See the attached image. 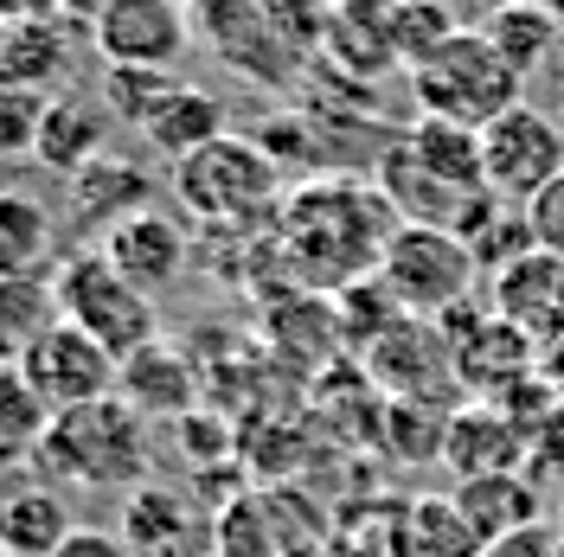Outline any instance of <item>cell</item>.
Masks as SVG:
<instances>
[{"label": "cell", "mask_w": 564, "mask_h": 557, "mask_svg": "<svg viewBox=\"0 0 564 557\" xmlns=\"http://www.w3.org/2000/svg\"><path fill=\"white\" fill-rule=\"evenodd\" d=\"M481 167H488V193L507 206H527L532 193H545L564 174V129L552 109L520 103L507 116H494L481 129Z\"/></svg>", "instance_id": "ba28073f"}, {"label": "cell", "mask_w": 564, "mask_h": 557, "mask_svg": "<svg viewBox=\"0 0 564 557\" xmlns=\"http://www.w3.org/2000/svg\"><path fill=\"white\" fill-rule=\"evenodd\" d=\"M97 250H104L109 263L135 282L148 302H154L161 288H174V282L193 270V256H199V244H193V225H180L174 211H161V206L122 218V225H116Z\"/></svg>", "instance_id": "4fadbf2b"}, {"label": "cell", "mask_w": 564, "mask_h": 557, "mask_svg": "<svg viewBox=\"0 0 564 557\" xmlns=\"http://www.w3.org/2000/svg\"><path fill=\"white\" fill-rule=\"evenodd\" d=\"M391 557H481L488 545L468 532V520L456 513V500H417L404 513V532L391 538Z\"/></svg>", "instance_id": "83f0119b"}, {"label": "cell", "mask_w": 564, "mask_h": 557, "mask_svg": "<svg viewBox=\"0 0 564 557\" xmlns=\"http://www.w3.org/2000/svg\"><path fill=\"white\" fill-rule=\"evenodd\" d=\"M148 423L122 404V397H97L58 411L45 443L33 455V474H45L52 488H90V493H135L148 488Z\"/></svg>", "instance_id": "3957f363"}, {"label": "cell", "mask_w": 564, "mask_h": 557, "mask_svg": "<svg viewBox=\"0 0 564 557\" xmlns=\"http://www.w3.org/2000/svg\"><path fill=\"white\" fill-rule=\"evenodd\" d=\"M315 7H327V13H334V7H340V0H315Z\"/></svg>", "instance_id": "60d3db41"}, {"label": "cell", "mask_w": 564, "mask_h": 557, "mask_svg": "<svg viewBox=\"0 0 564 557\" xmlns=\"http://www.w3.org/2000/svg\"><path fill=\"white\" fill-rule=\"evenodd\" d=\"M45 429H52V411L39 404L26 372L0 365V474H13V461H33Z\"/></svg>", "instance_id": "f1b7e54d"}, {"label": "cell", "mask_w": 564, "mask_h": 557, "mask_svg": "<svg viewBox=\"0 0 564 557\" xmlns=\"http://www.w3.org/2000/svg\"><path fill=\"white\" fill-rule=\"evenodd\" d=\"M77 33L84 26H70L58 13L52 20H26V26H0V70L45 90V97H58L70 58H77Z\"/></svg>", "instance_id": "cb8c5ba5"}, {"label": "cell", "mask_w": 564, "mask_h": 557, "mask_svg": "<svg viewBox=\"0 0 564 557\" xmlns=\"http://www.w3.org/2000/svg\"><path fill=\"white\" fill-rule=\"evenodd\" d=\"M174 7H199V0H174Z\"/></svg>", "instance_id": "b9f144b4"}, {"label": "cell", "mask_w": 564, "mask_h": 557, "mask_svg": "<svg viewBox=\"0 0 564 557\" xmlns=\"http://www.w3.org/2000/svg\"><path fill=\"white\" fill-rule=\"evenodd\" d=\"M45 103H52L45 90H33V84H20V77L0 70V161L33 154L39 122H45Z\"/></svg>", "instance_id": "4dcf8cb0"}, {"label": "cell", "mask_w": 564, "mask_h": 557, "mask_svg": "<svg viewBox=\"0 0 564 557\" xmlns=\"http://www.w3.org/2000/svg\"><path fill=\"white\" fill-rule=\"evenodd\" d=\"M456 513L468 520V532L481 545H500L513 532L539 525V493L527 488V474H494V481H462L456 488Z\"/></svg>", "instance_id": "d4e9b609"}, {"label": "cell", "mask_w": 564, "mask_h": 557, "mask_svg": "<svg viewBox=\"0 0 564 557\" xmlns=\"http://www.w3.org/2000/svg\"><path fill=\"white\" fill-rule=\"evenodd\" d=\"M174 84H180V70H122V65H104L97 97H104L109 122H129V129H141V122L154 116V103H161Z\"/></svg>", "instance_id": "f546056e"}, {"label": "cell", "mask_w": 564, "mask_h": 557, "mask_svg": "<svg viewBox=\"0 0 564 557\" xmlns=\"http://www.w3.org/2000/svg\"><path fill=\"white\" fill-rule=\"evenodd\" d=\"M52 295H58V320H70L77 334H90L116 365L161 340V314H154V302H148V295H141L135 282L122 276L97 244L65 250V256H58V270H52Z\"/></svg>", "instance_id": "277c9868"}, {"label": "cell", "mask_w": 564, "mask_h": 557, "mask_svg": "<svg viewBox=\"0 0 564 557\" xmlns=\"http://www.w3.org/2000/svg\"><path fill=\"white\" fill-rule=\"evenodd\" d=\"M0 557H13V551H0Z\"/></svg>", "instance_id": "7bdbcfd3"}, {"label": "cell", "mask_w": 564, "mask_h": 557, "mask_svg": "<svg viewBox=\"0 0 564 557\" xmlns=\"http://www.w3.org/2000/svg\"><path fill=\"white\" fill-rule=\"evenodd\" d=\"M539 379L552 384V397L564 404V340H558V347H545V352H539Z\"/></svg>", "instance_id": "d590c367"}, {"label": "cell", "mask_w": 564, "mask_h": 557, "mask_svg": "<svg viewBox=\"0 0 564 557\" xmlns=\"http://www.w3.org/2000/svg\"><path fill=\"white\" fill-rule=\"evenodd\" d=\"M174 199L193 231H276V211L289 199V174L250 135H218L212 148L174 161Z\"/></svg>", "instance_id": "7a4b0ae2"}, {"label": "cell", "mask_w": 564, "mask_h": 557, "mask_svg": "<svg viewBox=\"0 0 564 557\" xmlns=\"http://www.w3.org/2000/svg\"><path fill=\"white\" fill-rule=\"evenodd\" d=\"M104 7H109V0H58V20H70V26H84V33H90V20H97Z\"/></svg>", "instance_id": "8d00e7d4"}, {"label": "cell", "mask_w": 564, "mask_h": 557, "mask_svg": "<svg viewBox=\"0 0 564 557\" xmlns=\"http://www.w3.org/2000/svg\"><path fill=\"white\" fill-rule=\"evenodd\" d=\"M436 327H443V347H449L456 384L462 391H475L481 404L507 397L520 379L539 372V347H532L513 320H500L494 308H475V302H468V308L443 314Z\"/></svg>", "instance_id": "9c48e42d"}, {"label": "cell", "mask_w": 564, "mask_h": 557, "mask_svg": "<svg viewBox=\"0 0 564 557\" xmlns=\"http://www.w3.org/2000/svg\"><path fill=\"white\" fill-rule=\"evenodd\" d=\"M116 397L141 423H180V417H193V404H199V372H193V359L180 347L154 340V347H141L135 359L116 365Z\"/></svg>", "instance_id": "d6986e66"}, {"label": "cell", "mask_w": 564, "mask_h": 557, "mask_svg": "<svg viewBox=\"0 0 564 557\" xmlns=\"http://www.w3.org/2000/svg\"><path fill=\"white\" fill-rule=\"evenodd\" d=\"M122 538L135 557H212V520L186 500L180 488H148L129 493V513H122Z\"/></svg>", "instance_id": "2e32d148"}, {"label": "cell", "mask_w": 564, "mask_h": 557, "mask_svg": "<svg viewBox=\"0 0 564 557\" xmlns=\"http://www.w3.org/2000/svg\"><path fill=\"white\" fill-rule=\"evenodd\" d=\"M77 532L65 488L45 474H0V551L13 557H52Z\"/></svg>", "instance_id": "ac0fdd59"}, {"label": "cell", "mask_w": 564, "mask_h": 557, "mask_svg": "<svg viewBox=\"0 0 564 557\" xmlns=\"http://www.w3.org/2000/svg\"><path fill=\"white\" fill-rule=\"evenodd\" d=\"M443 468L456 481H494V474H527V429L500 417L494 404L449 411L443 429Z\"/></svg>", "instance_id": "e0dca14e"}, {"label": "cell", "mask_w": 564, "mask_h": 557, "mask_svg": "<svg viewBox=\"0 0 564 557\" xmlns=\"http://www.w3.org/2000/svg\"><path fill=\"white\" fill-rule=\"evenodd\" d=\"M109 129H116V122H109L104 97H70V90H58V97L45 103L33 161L45 167V174L77 179L90 161H104V154H109Z\"/></svg>", "instance_id": "ffe728a7"}, {"label": "cell", "mask_w": 564, "mask_h": 557, "mask_svg": "<svg viewBox=\"0 0 564 557\" xmlns=\"http://www.w3.org/2000/svg\"><path fill=\"white\" fill-rule=\"evenodd\" d=\"M488 308L500 320H513L532 347H558L564 340V263L545 250H527L520 263H507L500 276H488Z\"/></svg>", "instance_id": "9a60e30c"}, {"label": "cell", "mask_w": 564, "mask_h": 557, "mask_svg": "<svg viewBox=\"0 0 564 557\" xmlns=\"http://www.w3.org/2000/svg\"><path fill=\"white\" fill-rule=\"evenodd\" d=\"M398 225L404 218L391 211V199L379 193V179H359V174L295 179L282 211H276L282 276L315 288V295L359 288V282L379 276Z\"/></svg>", "instance_id": "6da1fadb"}, {"label": "cell", "mask_w": 564, "mask_h": 557, "mask_svg": "<svg viewBox=\"0 0 564 557\" xmlns=\"http://www.w3.org/2000/svg\"><path fill=\"white\" fill-rule=\"evenodd\" d=\"M423 7H456V0H423Z\"/></svg>", "instance_id": "ab89813d"}, {"label": "cell", "mask_w": 564, "mask_h": 557, "mask_svg": "<svg viewBox=\"0 0 564 557\" xmlns=\"http://www.w3.org/2000/svg\"><path fill=\"white\" fill-rule=\"evenodd\" d=\"M218 135H231V109H225V97L206 90V84H186V77H180L174 90L154 103V116L141 122V141H148L167 167L186 161V154H199V148H212Z\"/></svg>", "instance_id": "44dd1931"}, {"label": "cell", "mask_w": 564, "mask_h": 557, "mask_svg": "<svg viewBox=\"0 0 564 557\" xmlns=\"http://www.w3.org/2000/svg\"><path fill=\"white\" fill-rule=\"evenodd\" d=\"M58 327L52 276H0V365H20Z\"/></svg>", "instance_id": "484cf974"}, {"label": "cell", "mask_w": 564, "mask_h": 557, "mask_svg": "<svg viewBox=\"0 0 564 557\" xmlns=\"http://www.w3.org/2000/svg\"><path fill=\"white\" fill-rule=\"evenodd\" d=\"M527 474H552V481H564V404L527 436Z\"/></svg>", "instance_id": "d6a6232c"}, {"label": "cell", "mask_w": 564, "mask_h": 557, "mask_svg": "<svg viewBox=\"0 0 564 557\" xmlns=\"http://www.w3.org/2000/svg\"><path fill=\"white\" fill-rule=\"evenodd\" d=\"M520 211H527L532 250H545V256H558V263H564V174L552 179L545 193H532Z\"/></svg>", "instance_id": "1f68e13d"}, {"label": "cell", "mask_w": 564, "mask_h": 557, "mask_svg": "<svg viewBox=\"0 0 564 557\" xmlns=\"http://www.w3.org/2000/svg\"><path fill=\"white\" fill-rule=\"evenodd\" d=\"M379 282L386 295L398 302L404 314L417 320H443L475 302V256L462 244L456 231H436V225H398L386 244V263H379Z\"/></svg>", "instance_id": "8992f818"}, {"label": "cell", "mask_w": 564, "mask_h": 557, "mask_svg": "<svg viewBox=\"0 0 564 557\" xmlns=\"http://www.w3.org/2000/svg\"><path fill=\"white\" fill-rule=\"evenodd\" d=\"M148 206H154V179L135 161L104 154V161H90L84 174L70 179V218H77V231H97V244H104L122 218H135Z\"/></svg>", "instance_id": "7402d4cb"}, {"label": "cell", "mask_w": 564, "mask_h": 557, "mask_svg": "<svg viewBox=\"0 0 564 557\" xmlns=\"http://www.w3.org/2000/svg\"><path fill=\"white\" fill-rule=\"evenodd\" d=\"M84 39H90V52L104 65L174 70L199 33H193V7H174V0H109Z\"/></svg>", "instance_id": "30bf717a"}, {"label": "cell", "mask_w": 564, "mask_h": 557, "mask_svg": "<svg viewBox=\"0 0 564 557\" xmlns=\"http://www.w3.org/2000/svg\"><path fill=\"white\" fill-rule=\"evenodd\" d=\"M193 33L206 39L225 70H238L245 84H263V90H295L315 70V58L276 26L270 0H199Z\"/></svg>", "instance_id": "52a82bcc"}, {"label": "cell", "mask_w": 564, "mask_h": 557, "mask_svg": "<svg viewBox=\"0 0 564 557\" xmlns=\"http://www.w3.org/2000/svg\"><path fill=\"white\" fill-rule=\"evenodd\" d=\"M58 256H65V244H58L52 206L7 186L0 193V276H52Z\"/></svg>", "instance_id": "603a6c76"}, {"label": "cell", "mask_w": 564, "mask_h": 557, "mask_svg": "<svg viewBox=\"0 0 564 557\" xmlns=\"http://www.w3.org/2000/svg\"><path fill=\"white\" fill-rule=\"evenodd\" d=\"M481 33H488V45L507 58V65H513V77L527 84L532 70L558 52L564 26L545 13V7H539V0H520V7H494L488 20H481Z\"/></svg>", "instance_id": "4316f807"}, {"label": "cell", "mask_w": 564, "mask_h": 557, "mask_svg": "<svg viewBox=\"0 0 564 557\" xmlns=\"http://www.w3.org/2000/svg\"><path fill=\"white\" fill-rule=\"evenodd\" d=\"M321 65L352 77V84H379L391 70H404V58H398V0H340L327 13Z\"/></svg>", "instance_id": "5bb4252c"}, {"label": "cell", "mask_w": 564, "mask_h": 557, "mask_svg": "<svg viewBox=\"0 0 564 557\" xmlns=\"http://www.w3.org/2000/svg\"><path fill=\"white\" fill-rule=\"evenodd\" d=\"M359 365H366L372 391L404 397V404H443L449 411V391H462L456 365H449V347H443V327L417 320V314H404L398 327H386L372 347L359 352Z\"/></svg>", "instance_id": "8fae6325"}, {"label": "cell", "mask_w": 564, "mask_h": 557, "mask_svg": "<svg viewBox=\"0 0 564 557\" xmlns=\"http://www.w3.org/2000/svg\"><path fill=\"white\" fill-rule=\"evenodd\" d=\"M58 0H0V26H26V20H52Z\"/></svg>", "instance_id": "e575fe53"}, {"label": "cell", "mask_w": 564, "mask_h": 557, "mask_svg": "<svg viewBox=\"0 0 564 557\" xmlns=\"http://www.w3.org/2000/svg\"><path fill=\"white\" fill-rule=\"evenodd\" d=\"M481 7H488V13H494V7H520V0H481Z\"/></svg>", "instance_id": "f35d334b"}, {"label": "cell", "mask_w": 564, "mask_h": 557, "mask_svg": "<svg viewBox=\"0 0 564 557\" xmlns=\"http://www.w3.org/2000/svg\"><path fill=\"white\" fill-rule=\"evenodd\" d=\"M26 384L39 391V404L58 417V411H77V404H97V397H116V359H109L90 334H77L70 320H58L45 340H39L26 359H20Z\"/></svg>", "instance_id": "7c38bea8"}, {"label": "cell", "mask_w": 564, "mask_h": 557, "mask_svg": "<svg viewBox=\"0 0 564 557\" xmlns=\"http://www.w3.org/2000/svg\"><path fill=\"white\" fill-rule=\"evenodd\" d=\"M539 7H545V13H552V20L564 26V0H539Z\"/></svg>", "instance_id": "74e56055"}, {"label": "cell", "mask_w": 564, "mask_h": 557, "mask_svg": "<svg viewBox=\"0 0 564 557\" xmlns=\"http://www.w3.org/2000/svg\"><path fill=\"white\" fill-rule=\"evenodd\" d=\"M52 557H135V551H129V538L109 532V525H77Z\"/></svg>", "instance_id": "836d02e7"}, {"label": "cell", "mask_w": 564, "mask_h": 557, "mask_svg": "<svg viewBox=\"0 0 564 557\" xmlns=\"http://www.w3.org/2000/svg\"><path fill=\"white\" fill-rule=\"evenodd\" d=\"M404 90H411L417 116L462 122V129H488L494 116H507V109L520 103L527 84H520L513 65L488 45L481 26H462L443 52H430V58L404 77Z\"/></svg>", "instance_id": "5b68a950"}]
</instances>
